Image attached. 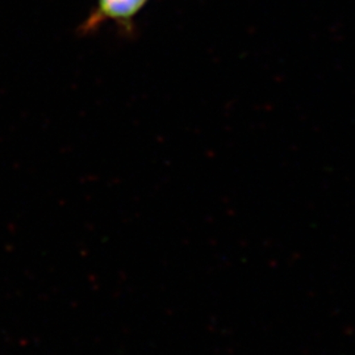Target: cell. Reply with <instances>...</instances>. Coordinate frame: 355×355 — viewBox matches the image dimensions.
<instances>
[{
  "label": "cell",
  "mask_w": 355,
  "mask_h": 355,
  "mask_svg": "<svg viewBox=\"0 0 355 355\" xmlns=\"http://www.w3.org/2000/svg\"><path fill=\"white\" fill-rule=\"evenodd\" d=\"M148 0H99L98 13L92 17L94 24L101 19H111L119 23L132 20Z\"/></svg>",
  "instance_id": "obj_1"
}]
</instances>
